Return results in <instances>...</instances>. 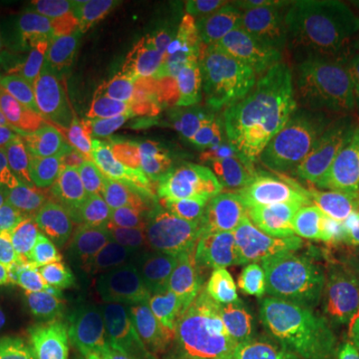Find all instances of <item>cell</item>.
Here are the masks:
<instances>
[{
  "label": "cell",
  "mask_w": 359,
  "mask_h": 359,
  "mask_svg": "<svg viewBox=\"0 0 359 359\" xmlns=\"http://www.w3.org/2000/svg\"><path fill=\"white\" fill-rule=\"evenodd\" d=\"M80 230L114 257L140 254L150 233L134 196L126 160L90 126L66 170Z\"/></svg>",
  "instance_id": "6da1fadb"
},
{
  "label": "cell",
  "mask_w": 359,
  "mask_h": 359,
  "mask_svg": "<svg viewBox=\"0 0 359 359\" xmlns=\"http://www.w3.org/2000/svg\"><path fill=\"white\" fill-rule=\"evenodd\" d=\"M327 110L313 100L299 72L280 78L257 104L245 130V148L269 160L308 156L325 126Z\"/></svg>",
  "instance_id": "7a4b0ae2"
},
{
  "label": "cell",
  "mask_w": 359,
  "mask_h": 359,
  "mask_svg": "<svg viewBox=\"0 0 359 359\" xmlns=\"http://www.w3.org/2000/svg\"><path fill=\"white\" fill-rule=\"evenodd\" d=\"M182 320L200 337L205 349L222 359H297L282 337H266L233 320L218 283L184 278Z\"/></svg>",
  "instance_id": "3957f363"
},
{
  "label": "cell",
  "mask_w": 359,
  "mask_h": 359,
  "mask_svg": "<svg viewBox=\"0 0 359 359\" xmlns=\"http://www.w3.org/2000/svg\"><path fill=\"white\" fill-rule=\"evenodd\" d=\"M42 278L62 313L94 316L120 309L138 287L108 250L92 248L60 268L42 269Z\"/></svg>",
  "instance_id": "277c9868"
},
{
  "label": "cell",
  "mask_w": 359,
  "mask_h": 359,
  "mask_svg": "<svg viewBox=\"0 0 359 359\" xmlns=\"http://www.w3.org/2000/svg\"><path fill=\"white\" fill-rule=\"evenodd\" d=\"M0 219L20 254L36 268H60L86 252L92 242L80 228L52 216L0 172Z\"/></svg>",
  "instance_id": "5b68a950"
},
{
  "label": "cell",
  "mask_w": 359,
  "mask_h": 359,
  "mask_svg": "<svg viewBox=\"0 0 359 359\" xmlns=\"http://www.w3.org/2000/svg\"><path fill=\"white\" fill-rule=\"evenodd\" d=\"M36 58L46 94L65 96L80 84H102L110 74L102 40L68 22L40 30Z\"/></svg>",
  "instance_id": "8992f818"
},
{
  "label": "cell",
  "mask_w": 359,
  "mask_h": 359,
  "mask_svg": "<svg viewBox=\"0 0 359 359\" xmlns=\"http://www.w3.org/2000/svg\"><path fill=\"white\" fill-rule=\"evenodd\" d=\"M280 337L297 359H320L344 337V318L332 295L320 285L290 282L278 285Z\"/></svg>",
  "instance_id": "52a82bcc"
},
{
  "label": "cell",
  "mask_w": 359,
  "mask_h": 359,
  "mask_svg": "<svg viewBox=\"0 0 359 359\" xmlns=\"http://www.w3.org/2000/svg\"><path fill=\"white\" fill-rule=\"evenodd\" d=\"M160 62L104 78L90 114V126L112 146L140 134L148 122L160 76Z\"/></svg>",
  "instance_id": "ba28073f"
},
{
  "label": "cell",
  "mask_w": 359,
  "mask_h": 359,
  "mask_svg": "<svg viewBox=\"0 0 359 359\" xmlns=\"http://www.w3.org/2000/svg\"><path fill=\"white\" fill-rule=\"evenodd\" d=\"M238 6V2L230 0L142 2L146 30L158 46L160 65H172L222 25Z\"/></svg>",
  "instance_id": "9c48e42d"
},
{
  "label": "cell",
  "mask_w": 359,
  "mask_h": 359,
  "mask_svg": "<svg viewBox=\"0 0 359 359\" xmlns=\"http://www.w3.org/2000/svg\"><path fill=\"white\" fill-rule=\"evenodd\" d=\"M0 172L52 216L80 228L72 208L68 176L48 156L20 148L0 158Z\"/></svg>",
  "instance_id": "30bf717a"
},
{
  "label": "cell",
  "mask_w": 359,
  "mask_h": 359,
  "mask_svg": "<svg viewBox=\"0 0 359 359\" xmlns=\"http://www.w3.org/2000/svg\"><path fill=\"white\" fill-rule=\"evenodd\" d=\"M98 88L100 84H80L66 92L65 96H60L58 110L54 112L50 122L30 132L20 142V146L48 156L54 164H58L66 172L88 130L90 114Z\"/></svg>",
  "instance_id": "8fae6325"
},
{
  "label": "cell",
  "mask_w": 359,
  "mask_h": 359,
  "mask_svg": "<svg viewBox=\"0 0 359 359\" xmlns=\"http://www.w3.org/2000/svg\"><path fill=\"white\" fill-rule=\"evenodd\" d=\"M242 230H266L259 205L233 202L224 196L192 188L174 226V238H212Z\"/></svg>",
  "instance_id": "7c38bea8"
},
{
  "label": "cell",
  "mask_w": 359,
  "mask_h": 359,
  "mask_svg": "<svg viewBox=\"0 0 359 359\" xmlns=\"http://www.w3.org/2000/svg\"><path fill=\"white\" fill-rule=\"evenodd\" d=\"M269 174V158L238 144L216 164L205 166L190 186L210 190L233 202L259 205L268 194Z\"/></svg>",
  "instance_id": "4fadbf2b"
},
{
  "label": "cell",
  "mask_w": 359,
  "mask_h": 359,
  "mask_svg": "<svg viewBox=\"0 0 359 359\" xmlns=\"http://www.w3.org/2000/svg\"><path fill=\"white\" fill-rule=\"evenodd\" d=\"M16 332L36 359H62L58 349L60 309L42 271L8 295Z\"/></svg>",
  "instance_id": "5bb4252c"
},
{
  "label": "cell",
  "mask_w": 359,
  "mask_h": 359,
  "mask_svg": "<svg viewBox=\"0 0 359 359\" xmlns=\"http://www.w3.org/2000/svg\"><path fill=\"white\" fill-rule=\"evenodd\" d=\"M126 264V273L142 294L154 299L174 318L182 320L184 304V276L168 256L166 244L150 231L142 245L140 254L134 257H116Z\"/></svg>",
  "instance_id": "9a60e30c"
},
{
  "label": "cell",
  "mask_w": 359,
  "mask_h": 359,
  "mask_svg": "<svg viewBox=\"0 0 359 359\" xmlns=\"http://www.w3.org/2000/svg\"><path fill=\"white\" fill-rule=\"evenodd\" d=\"M122 308L106 313H94V316H74L60 311V332H58L60 358L114 359L124 335Z\"/></svg>",
  "instance_id": "2e32d148"
},
{
  "label": "cell",
  "mask_w": 359,
  "mask_h": 359,
  "mask_svg": "<svg viewBox=\"0 0 359 359\" xmlns=\"http://www.w3.org/2000/svg\"><path fill=\"white\" fill-rule=\"evenodd\" d=\"M262 233H266V230H242L212 238H174L164 244L168 256L172 257L182 276L190 273V278H196L218 273L230 266Z\"/></svg>",
  "instance_id": "e0dca14e"
},
{
  "label": "cell",
  "mask_w": 359,
  "mask_h": 359,
  "mask_svg": "<svg viewBox=\"0 0 359 359\" xmlns=\"http://www.w3.org/2000/svg\"><path fill=\"white\" fill-rule=\"evenodd\" d=\"M218 285L233 320L259 335L280 337L278 285L266 282H228Z\"/></svg>",
  "instance_id": "ac0fdd59"
},
{
  "label": "cell",
  "mask_w": 359,
  "mask_h": 359,
  "mask_svg": "<svg viewBox=\"0 0 359 359\" xmlns=\"http://www.w3.org/2000/svg\"><path fill=\"white\" fill-rule=\"evenodd\" d=\"M72 25L100 40L114 39L144 26L142 2L134 0H72L62 4Z\"/></svg>",
  "instance_id": "d6986e66"
},
{
  "label": "cell",
  "mask_w": 359,
  "mask_h": 359,
  "mask_svg": "<svg viewBox=\"0 0 359 359\" xmlns=\"http://www.w3.org/2000/svg\"><path fill=\"white\" fill-rule=\"evenodd\" d=\"M102 46L110 72L140 70L154 62H160L158 46L150 36V32L146 30V25L114 39H104Z\"/></svg>",
  "instance_id": "ffe728a7"
},
{
  "label": "cell",
  "mask_w": 359,
  "mask_h": 359,
  "mask_svg": "<svg viewBox=\"0 0 359 359\" xmlns=\"http://www.w3.org/2000/svg\"><path fill=\"white\" fill-rule=\"evenodd\" d=\"M351 68H347L344 62H339L337 58H320L313 60L306 68H299V76L304 80L308 92L313 96V100L321 104L325 110H330L332 100L337 94V90L341 88V84L346 82L347 74Z\"/></svg>",
  "instance_id": "44dd1931"
},
{
  "label": "cell",
  "mask_w": 359,
  "mask_h": 359,
  "mask_svg": "<svg viewBox=\"0 0 359 359\" xmlns=\"http://www.w3.org/2000/svg\"><path fill=\"white\" fill-rule=\"evenodd\" d=\"M170 320H178V318H174L160 304H156L154 299L142 294L140 290L132 295V299L122 308L124 334L158 335L166 327Z\"/></svg>",
  "instance_id": "7402d4cb"
},
{
  "label": "cell",
  "mask_w": 359,
  "mask_h": 359,
  "mask_svg": "<svg viewBox=\"0 0 359 359\" xmlns=\"http://www.w3.org/2000/svg\"><path fill=\"white\" fill-rule=\"evenodd\" d=\"M162 359H210V351L184 320H170L156 335Z\"/></svg>",
  "instance_id": "603a6c76"
},
{
  "label": "cell",
  "mask_w": 359,
  "mask_h": 359,
  "mask_svg": "<svg viewBox=\"0 0 359 359\" xmlns=\"http://www.w3.org/2000/svg\"><path fill=\"white\" fill-rule=\"evenodd\" d=\"M42 269L16 252H0V297H8L16 287L39 276Z\"/></svg>",
  "instance_id": "cb8c5ba5"
},
{
  "label": "cell",
  "mask_w": 359,
  "mask_h": 359,
  "mask_svg": "<svg viewBox=\"0 0 359 359\" xmlns=\"http://www.w3.org/2000/svg\"><path fill=\"white\" fill-rule=\"evenodd\" d=\"M0 359H36L16 332L8 297H0Z\"/></svg>",
  "instance_id": "d4e9b609"
},
{
  "label": "cell",
  "mask_w": 359,
  "mask_h": 359,
  "mask_svg": "<svg viewBox=\"0 0 359 359\" xmlns=\"http://www.w3.org/2000/svg\"><path fill=\"white\" fill-rule=\"evenodd\" d=\"M114 359H162L156 335L124 334Z\"/></svg>",
  "instance_id": "484cf974"
},
{
  "label": "cell",
  "mask_w": 359,
  "mask_h": 359,
  "mask_svg": "<svg viewBox=\"0 0 359 359\" xmlns=\"http://www.w3.org/2000/svg\"><path fill=\"white\" fill-rule=\"evenodd\" d=\"M320 359H359V332L337 339Z\"/></svg>",
  "instance_id": "4316f807"
},
{
  "label": "cell",
  "mask_w": 359,
  "mask_h": 359,
  "mask_svg": "<svg viewBox=\"0 0 359 359\" xmlns=\"http://www.w3.org/2000/svg\"><path fill=\"white\" fill-rule=\"evenodd\" d=\"M341 233L346 238L347 256L351 257L359 266V216H353V218L349 219L346 226H344Z\"/></svg>",
  "instance_id": "83f0119b"
},
{
  "label": "cell",
  "mask_w": 359,
  "mask_h": 359,
  "mask_svg": "<svg viewBox=\"0 0 359 359\" xmlns=\"http://www.w3.org/2000/svg\"><path fill=\"white\" fill-rule=\"evenodd\" d=\"M0 252H16V254H20L18 245H16V242L13 240L11 231L4 226L2 219H0ZM20 256H22V254H20Z\"/></svg>",
  "instance_id": "f1b7e54d"
},
{
  "label": "cell",
  "mask_w": 359,
  "mask_h": 359,
  "mask_svg": "<svg viewBox=\"0 0 359 359\" xmlns=\"http://www.w3.org/2000/svg\"><path fill=\"white\" fill-rule=\"evenodd\" d=\"M351 158V166H353V176H355V186H358V198H355V204L351 208V212L359 214V144L353 148V152L349 154Z\"/></svg>",
  "instance_id": "f546056e"
},
{
  "label": "cell",
  "mask_w": 359,
  "mask_h": 359,
  "mask_svg": "<svg viewBox=\"0 0 359 359\" xmlns=\"http://www.w3.org/2000/svg\"><path fill=\"white\" fill-rule=\"evenodd\" d=\"M6 90H8V86H6V78H4L2 66H0V106H2L4 98H6Z\"/></svg>",
  "instance_id": "4dcf8cb0"
},
{
  "label": "cell",
  "mask_w": 359,
  "mask_h": 359,
  "mask_svg": "<svg viewBox=\"0 0 359 359\" xmlns=\"http://www.w3.org/2000/svg\"><path fill=\"white\" fill-rule=\"evenodd\" d=\"M210 359H222V358H216V355H212V353H210Z\"/></svg>",
  "instance_id": "1f68e13d"
}]
</instances>
